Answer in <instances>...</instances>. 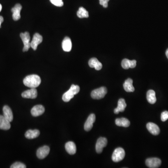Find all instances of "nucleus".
Returning <instances> with one entry per match:
<instances>
[{"instance_id":"5","label":"nucleus","mask_w":168,"mask_h":168,"mask_svg":"<svg viewBox=\"0 0 168 168\" xmlns=\"http://www.w3.org/2000/svg\"><path fill=\"white\" fill-rule=\"evenodd\" d=\"M20 37L23 42L24 47L23 48V51H28L30 47V34L28 32H25L24 33H21L20 34Z\"/></svg>"},{"instance_id":"1","label":"nucleus","mask_w":168,"mask_h":168,"mask_svg":"<svg viewBox=\"0 0 168 168\" xmlns=\"http://www.w3.org/2000/svg\"><path fill=\"white\" fill-rule=\"evenodd\" d=\"M23 82L26 86L31 88H35L41 84V79L40 77L37 75H30L24 78Z\"/></svg>"},{"instance_id":"16","label":"nucleus","mask_w":168,"mask_h":168,"mask_svg":"<svg viewBox=\"0 0 168 168\" xmlns=\"http://www.w3.org/2000/svg\"><path fill=\"white\" fill-rule=\"evenodd\" d=\"M89 65L91 68H94L97 71L101 70L102 68V64L96 58H91L89 61Z\"/></svg>"},{"instance_id":"15","label":"nucleus","mask_w":168,"mask_h":168,"mask_svg":"<svg viewBox=\"0 0 168 168\" xmlns=\"http://www.w3.org/2000/svg\"><path fill=\"white\" fill-rule=\"evenodd\" d=\"M147 128L148 131L154 135H157L159 134V128L157 125L152 122H149L147 124Z\"/></svg>"},{"instance_id":"30","label":"nucleus","mask_w":168,"mask_h":168,"mask_svg":"<svg viewBox=\"0 0 168 168\" xmlns=\"http://www.w3.org/2000/svg\"><path fill=\"white\" fill-rule=\"evenodd\" d=\"M99 1L100 5L103 6L105 8H106L108 7V2L109 0H99Z\"/></svg>"},{"instance_id":"23","label":"nucleus","mask_w":168,"mask_h":168,"mask_svg":"<svg viewBox=\"0 0 168 168\" xmlns=\"http://www.w3.org/2000/svg\"><path fill=\"white\" fill-rule=\"evenodd\" d=\"M115 124L117 126H119V127L127 128L130 126V122L127 119L121 118H118L116 119Z\"/></svg>"},{"instance_id":"6","label":"nucleus","mask_w":168,"mask_h":168,"mask_svg":"<svg viewBox=\"0 0 168 168\" xmlns=\"http://www.w3.org/2000/svg\"><path fill=\"white\" fill-rule=\"evenodd\" d=\"M161 160L158 158H150L146 161V164L150 168H157L161 164Z\"/></svg>"},{"instance_id":"2","label":"nucleus","mask_w":168,"mask_h":168,"mask_svg":"<svg viewBox=\"0 0 168 168\" xmlns=\"http://www.w3.org/2000/svg\"><path fill=\"white\" fill-rule=\"evenodd\" d=\"M79 91H80V88L79 86L77 85H72L70 89L63 95V100L65 102H69L72 98H73L75 95L79 92Z\"/></svg>"},{"instance_id":"3","label":"nucleus","mask_w":168,"mask_h":168,"mask_svg":"<svg viewBox=\"0 0 168 168\" xmlns=\"http://www.w3.org/2000/svg\"><path fill=\"white\" fill-rule=\"evenodd\" d=\"M107 92V89L105 87H101L92 91L91 95L92 99L100 100L103 98Z\"/></svg>"},{"instance_id":"33","label":"nucleus","mask_w":168,"mask_h":168,"mask_svg":"<svg viewBox=\"0 0 168 168\" xmlns=\"http://www.w3.org/2000/svg\"><path fill=\"white\" fill-rule=\"evenodd\" d=\"M2 5L0 4V12H1V10H2Z\"/></svg>"},{"instance_id":"20","label":"nucleus","mask_w":168,"mask_h":168,"mask_svg":"<svg viewBox=\"0 0 168 168\" xmlns=\"http://www.w3.org/2000/svg\"><path fill=\"white\" fill-rule=\"evenodd\" d=\"M3 113L5 118H6L9 122L12 121L13 119V113L11 108L9 106L5 105L3 108Z\"/></svg>"},{"instance_id":"8","label":"nucleus","mask_w":168,"mask_h":168,"mask_svg":"<svg viewBox=\"0 0 168 168\" xmlns=\"http://www.w3.org/2000/svg\"><path fill=\"white\" fill-rule=\"evenodd\" d=\"M43 41V37L39 34L35 33L33 37L32 40L30 42V47L36 50L37 46Z\"/></svg>"},{"instance_id":"4","label":"nucleus","mask_w":168,"mask_h":168,"mask_svg":"<svg viewBox=\"0 0 168 168\" xmlns=\"http://www.w3.org/2000/svg\"><path fill=\"white\" fill-rule=\"evenodd\" d=\"M125 152L123 148L118 147L115 149L112 155V160L114 162H117L121 161L124 159Z\"/></svg>"},{"instance_id":"32","label":"nucleus","mask_w":168,"mask_h":168,"mask_svg":"<svg viewBox=\"0 0 168 168\" xmlns=\"http://www.w3.org/2000/svg\"><path fill=\"white\" fill-rule=\"evenodd\" d=\"M166 56H167V58H168V49H167V50H166Z\"/></svg>"},{"instance_id":"21","label":"nucleus","mask_w":168,"mask_h":168,"mask_svg":"<svg viewBox=\"0 0 168 168\" xmlns=\"http://www.w3.org/2000/svg\"><path fill=\"white\" fill-rule=\"evenodd\" d=\"M65 148L66 151L70 155H74L76 152V146L73 142H68L66 143L65 145Z\"/></svg>"},{"instance_id":"29","label":"nucleus","mask_w":168,"mask_h":168,"mask_svg":"<svg viewBox=\"0 0 168 168\" xmlns=\"http://www.w3.org/2000/svg\"><path fill=\"white\" fill-rule=\"evenodd\" d=\"M161 120L162 121H165L168 119V111H165L161 114Z\"/></svg>"},{"instance_id":"7","label":"nucleus","mask_w":168,"mask_h":168,"mask_svg":"<svg viewBox=\"0 0 168 168\" xmlns=\"http://www.w3.org/2000/svg\"><path fill=\"white\" fill-rule=\"evenodd\" d=\"M107 144V140L105 137H100L97 140L96 144V151L97 153H101L103 149L105 147Z\"/></svg>"},{"instance_id":"28","label":"nucleus","mask_w":168,"mask_h":168,"mask_svg":"<svg viewBox=\"0 0 168 168\" xmlns=\"http://www.w3.org/2000/svg\"><path fill=\"white\" fill-rule=\"evenodd\" d=\"M50 2L57 7H62L63 5V0H49Z\"/></svg>"},{"instance_id":"24","label":"nucleus","mask_w":168,"mask_h":168,"mask_svg":"<svg viewBox=\"0 0 168 168\" xmlns=\"http://www.w3.org/2000/svg\"><path fill=\"white\" fill-rule=\"evenodd\" d=\"M40 134V131L38 130H29L25 134V137L27 139H32L38 137Z\"/></svg>"},{"instance_id":"18","label":"nucleus","mask_w":168,"mask_h":168,"mask_svg":"<svg viewBox=\"0 0 168 168\" xmlns=\"http://www.w3.org/2000/svg\"><path fill=\"white\" fill-rule=\"evenodd\" d=\"M63 49L66 52H69L71 51L72 48V41L70 37L66 36L64 37L62 42Z\"/></svg>"},{"instance_id":"26","label":"nucleus","mask_w":168,"mask_h":168,"mask_svg":"<svg viewBox=\"0 0 168 168\" xmlns=\"http://www.w3.org/2000/svg\"><path fill=\"white\" fill-rule=\"evenodd\" d=\"M77 14V16L80 18H87L89 17L88 12L83 7H79Z\"/></svg>"},{"instance_id":"12","label":"nucleus","mask_w":168,"mask_h":168,"mask_svg":"<svg viewBox=\"0 0 168 168\" xmlns=\"http://www.w3.org/2000/svg\"><path fill=\"white\" fill-rule=\"evenodd\" d=\"M37 96V91L35 88H31L30 89L25 91L21 94V96L26 99H35Z\"/></svg>"},{"instance_id":"11","label":"nucleus","mask_w":168,"mask_h":168,"mask_svg":"<svg viewBox=\"0 0 168 168\" xmlns=\"http://www.w3.org/2000/svg\"><path fill=\"white\" fill-rule=\"evenodd\" d=\"M22 6L19 3L16 4L14 7L11 9V11L13 13L12 17L14 21H18L20 19V12Z\"/></svg>"},{"instance_id":"19","label":"nucleus","mask_w":168,"mask_h":168,"mask_svg":"<svg viewBox=\"0 0 168 168\" xmlns=\"http://www.w3.org/2000/svg\"><path fill=\"white\" fill-rule=\"evenodd\" d=\"M127 106L125 100L123 99H120L118 102V106L114 110V113L115 114H118L119 112H124L125 108Z\"/></svg>"},{"instance_id":"31","label":"nucleus","mask_w":168,"mask_h":168,"mask_svg":"<svg viewBox=\"0 0 168 168\" xmlns=\"http://www.w3.org/2000/svg\"><path fill=\"white\" fill-rule=\"evenodd\" d=\"M4 19L3 18L2 16H0V28H1V24L2 23Z\"/></svg>"},{"instance_id":"22","label":"nucleus","mask_w":168,"mask_h":168,"mask_svg":"<svg viewBox=\"0 0 168 168\" xmlns=\"http://www.w3.org/2000/svg\"><path fill=\"white\" fill-rule=\"evenodd\" d=\"M132 79L131 78H128L125 80V82L123 84V87L124 90L127 92H133L134 91V88L133 85Z\"/></svg>"},{"instance_id":"25","label":"nucleus","mask_w":168,"mask_h":168,"mask_svg":"<svg viewBox=\"0 0 168 168\" xmlns=\"http://www.w3.org/2000/svg\"><path fill=\"white\" fill-rule=\"evenodd\" d=\"M147 99L149 103L151 104H155L156 101L155 91L152 90H148L147 93Z\"/></svg>"},{"instance_id":"10","label":"nucleus","mask_w":168,"mask_h":168,"mask_svg":"<svg viewBox=\"0 0 168 168\" xmlns=\"http://www.w3.org/2000/svg\"><path fill=\"white\" fill-rule=\"evenodd\" d=\"M95 119H96V116L94 114H91L89 116L84 125V129L86 131H89L91 130L93 127V124L95 122Z\"/></svg>"},{"instance_id":"14","label":"nucleus","mask_w":168,"mask_h":168,"mask_svg":"<svg viewBox=\"0 0 168 168\" xmlns=\"http://www.w3.org/2000/svg\"><path fill=\"white\" fill-rule=\"evenodd\" d=\"M136 65V61L135 60H130L128 59L125 58L122 60L121 62V66L124 69H128L129 68H133Z\"/></svg>"},{"instance_id":"27","label":"nucleus","mask_w":168,"mask_h":168,"mask_svg":"<svg viewBox=\"0 0 168 168\" xmlns=\"http://www.w3.org/2000/svg\"><path fill=\"white\" fill-rule=\"evenodd\" d=\"M11 168H26V165L22 163V162H16L13 163L11 166Z\"/></svg>"},{"instance_id":"9","label":"nucleus","mask_w":168,"mask_h":168,"mask_svg":"<svg viewBox=\"0 0 168 168\" xmlns=\"http://www.w3.org/2000/svg\"><path fill=\"white\" fill-rule=\"evenodd\" d=\"M49 151H50V149L49 147L47 146H44L38 148L36 152V156L38 158L43 159L48 155Z\"/></svg>"},{"instance_id":"17","label":"nucleus","mask_w":168,"mask_h":168,"mask_svg":"<svg viewBox=\"0 0 168 168\" xmlns=\"http://www.w3.org/2000/svg\"><path fill=\"white\" fill-rule=\"evenodd\" d=\"M10 122H9L3 115H0V129L7 130L11 128Z\"/></svg>"},{"instance_id":"13","label":"nucleus","mask_w":168,"mask_h":168,"mask_svg":"<svg viewBox=\"0 0 168 168\" xmlns=\"http://www.w3.org/2000/svg\"><path fill=\"white\" fill-rule=\"evenodd\" d=\"M45 111V108L43 105H38L34 106L31 110V114L34 117H37L43 114Z\"/></svg>"}]
</instances>
